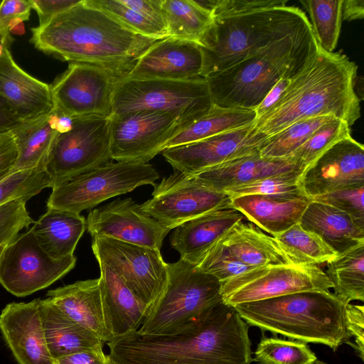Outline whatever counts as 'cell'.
<instances>
[{
	"mask_svg": "<svg viewBox=\"0 0 364 364\" xmlns=\"http://www.w3.org/2000/svg\"><path fill=\"white\" fill-rule=\"evenodd\" d=\"M11 41V33L0 28V54L4 48H9Z\"/></svg>",
	"mask_w": 364,
	"mask_h": 364,
	"instance_id": "obj_56",
	"label": "cell"
},
{
	"mask_svg": "<svg viewBox=\"0 0 364 364\" xmlns=\"http://www.w3.org/2000/svg\"><path fill=\"white\" fill-rule=\"evenodd\" d=\"M364 16V1L363 0H343L342 18L343 20L351 21L360 20Z\"/></svg>",
	"mask_w": 364,
	"mask_h": 364,
	"instance_id": "obj_55",
	"label": "cell"
},
{
	"mask_svg": "<svg viewBox=\"0 0 364 364\" xmlns=\"http://www.w3.org/2000/svg\"><path fill=\"white\" fill-rule=\"evenodd\" d=\"M291 79L283 77L274 85L260 104L254 109L256 114V119L267 113L277 104L289 85Z\"/></svg>",
	"mask_w": 364,
	"mask_h": 364,
	"instance_id": "obj_53",
	"label": "cell"
},
{
	"mask_svg": "<svg viewBox=\"0 0 364 364\" xmlns=\"http://www.w3.org/2000/svg\"><path fill=\"white\" fill-rule=\"evenodd\" d=\"M59 132L60 114L55 107L50 114L25 122L12 131L18 151L14 172L44 166Z\"/></svg>",
	"mask_w": 364,
	"mask_h": 364,
	"instance_id": "obj_32",
	"label": "cell"
},
{
	"mask_svg": "<svg viewBox=\"0 0 364 364\" xmlns=\"http://www.w3.org/2000/svg\"><path fill=\"white\" fill-rule=\"evenodd\" d=\"M299 223L318 235L338 255L364 243V226L348 214L325 203L311 200Z\"/></svg>",
	"mask_w": 364,
	"mask_h": 364,
	"instance_id": "obj_28",
	"label": "cell"
},
{
	"mask_svg": "<svg viewBox=\"0 0 364 364\" xmlns=\"http://www.w3.org/2000/svg\"><path fill=\"white\" fill-rule=\"evenodd\" d=\"M6 245H2V246H0V256L4 249V247H6Z\"/></svg>",
	"mask_w": 364,
	"mask_h": 364,
	"instance_id": "obj_58",
	"label": "cell"
},
{
	"mask_svg": "<svg viewBox=\"0 0 364 364\" xmlns=\"http://www.w3.org/2000/svg\"><path fill=\"white\" fill-rule=\"evenodd\" d=\"M219 242L237 259L252 267L304 264L276 238L243 220L232 227Z\"/></svg>",
	"mask_w": 364,
	"mask_h": 364,
	"instance_id": "obj_27",
	"label": "cell"
},
{
	"mask_svg": "<svg viewBox=\"0 0 364 364\" xmlns=\"http://www.w3.org/2000/svg\"><path fill=\"white\" fill-rule=\"evenodd\" d=\"M31 43L64 61L103 66L124 73L157 40L136 33L85 0L31 28Z\"/></svg>",
	"mask_w": 364,
	"mask_h": 364,
	"instance_id": "obj_2",
	"label": "cell"
},
{
	"mask_svg": "<svg viewBox=\"0 0 364 364\" xmlns=\"http://www.w3.org/2000/svg\"><path fill=\"white\" fill-rule=\"evenodd\" d=\"M305 169L301 164L291 156L266 158L258 152L192 176L203 186L223 192L227 188L247 184L267 176Z\"/></svg>",
	"mask_w": 364,
	"mask_h": 364,
	"instance_id": "obj_26",
	"label": "cell"
},
{
	"mask_svg": "<svg viewBox=\"0 0 364 364\" xmlns=\"http://www.w3.org/2000/svg\"><path fill=\"white\" fill-rule=\"evenodd\" d=\"M267 138L253 124L166 149L162 154L176 171L196 175L212 167L259 152Z\"/></svg>",
	"mask_w": 364,
	"mask_h": 364,
	"instance_id": "obj_17",
	"label": "cell"
},
{
	"mask_svg": "<svg viewBox=\"0 0 364 364\" xmlns=\"http://www.w3.org/2000/svg\"><path fill=\"white\" fill-rule=\"evenodd\" d=\"M314 364H327V363H324V362H323V361H321V360H317L315 362V363H314Z\"/></svg>",
	"mask_w": 364,
	"mask_h": 364,
	"instance_id": "obj_57",
	"label": "cell"
},
{
	"mask_svg": "<svg viewBox=\"0 0 364 364\" xmlns=\"http://www.w3.org/2000/svg\"><path fill=\"white\" fill-rule=\"evenodd\" d=\"M304 264L326 263L338 254L318 235L296 223L274 237Z\"/></svg>",
	"mask_w": 364,
	"mask_h": 364,
	"instance_id": "obj_38",
	"label": "cell"
},
{
	"mask_svg": "<svg viewBox=\"0 0 364 364\" xmlns=\"http://www.w3.org/2000/svg\"><path fill=\"white\" fill-rule=\"evenodd\" d=\"M81 0H30L32 9L38 16L39 26L46 24L56 15L69 9Z\"/></svg>",
	"mask_w": 364,
	"mask_h": 364,
	"instance_id": "obj_50",
	"label": "cell"
},
{
	"mask_svg": "<svg viewBox=\"0 0 364 364\" xmlns=\"http://www.w3.org/2000/svg\"><path fill=\"white\" fill-rule=\"evenodd\" d=\"M34 223L26 201L14 200L0 205V246L14 242L22 229Z\"/></svg>",
	"mask_w": 364,
	"mask_h": 364,
	"instance_id": "obj_45",
	"label": "cell"
},
{
	"mask_svg": "<svg viewBox=\"0 0 364 364\" xmlns=\"http://www.w3.org/2000/svg\"><path fill=\"white\" fill-rule=\"evenodd\" d=\"M213 102L205 78L119 79L115 86L112 114L149 110L178 117L183 129L206 114Z\"/></svg>",
	"mask_w": 364,
	"mask_h": 364,
	"instance_id": "obj_8",
	"label": "cell"
},
{
	"mask_svg": "<svg viewBox=\"0 0 364 364\" xmlns=\"http://www.w3.org/2000/svg\"><path fill=\"white\" fill-rule=\"evenodd\" d=\"M203 55L192 41L167 37L146 48L121 79L193 80L201 77Z\"/></svg>",
	"mask_w": 364,
	"mask_h": 364,
	"instance_id": "obj_20",
	"label": "cell"
},
{
	"mask_svg": "<svg viewBox=\"0 0 364 364\" xmlns=\"http://www.w3.org/2000/svg\"><path fill=\"white\" fill-rule=\"evenodd\" d=\"M336 117L321 116L297 121L278 133L268 136L259 154L266 158L289 157L321 126Z\"/></svg>",
	"mask_w": 364,
	"mask_h": 364,
	"instance_id": "obj_37",
	"label": "cell"
},
{
	"mask_svg": "<svg viewBox=\"0 0 364 364\" xmlns=\"http://www.w3.org/2000/svg\"><path fill=\"white\" fill-rule=\"evenodd\" d=\"M46 188H50V181L44 166L16 171L0 182V205L14 200L26 202Z\"/></svg>",
	"mask_w": 364,
	"mask_h": 364,
	"instance_id": "obj_41",
	"label": "cell"
},
{
	"mask_svg": "<svg viewBox=\"0 0 364 364\" xmlns=\"http://www.w3.org/2000/svg\"><path fill=\"white\" fill-rule=\"evenodd\" d=\"M299 186L311 199L364 186V146L351 136L330 147L301 173Z\"/></svg>",
	"mask_w": 364,
	"mask_h": 364,
	"instance_id": "obj_19",
	"label": "cell"
},
{
	"mask_svg": "<svg viewBox=\"0 0 364 364\" xmlns=\"http://www.w3.org/2000/svg\"><path fill=\"white\" fill-rule=\"evenodd\" d=\"M55 364H111L102 346L77 351L54 360Z\"/></svg>",
	"mask_w": 364,
	"mask_h": 364,
	"instance_id": "obj_52",
	"label": "cell"
},
{
	"mask_svg": "<svg viewBox=\"0 0 364 364\" xmlns=\"http://www.w3.org/2000/svg\"><path fill=\"white\" fill-rule=\"evenodd\" d=\"M30 229L41 248L54 259L73 255L86 228L79 213L48 208Z\"/></svg>",
	"mask_w": 364,
	"mask_h": 364,
	"instance_id": "obj_30",
	"label": "cell"
},
{
	"mask_svg": "<svg viewBox=\"0 0 364 364\" xmlns=\"http://www.w3.org/2000/svg\"><path fill=\"white\" fill-rule=\"evenodd\" d=\"M346 305L330 291H308L233 306L241 318L262 331L336 351L350 346Z\"/></svg>",
	"mask_w": 364,
	"mask_h": 364,
	"instance_id": "obj_5",
	"label": "cell"
},
{
	"mask_svg": "<svg viewBox=\"0 0 364 364\" xmlns=\"http://www.w3.org/2000/svg\"><path fill=\"white\" fill-rule=\"evenodd\" d=\"M316 360L308 343L277 336L262 337L253 358L259 364H314Z\"/></svg>",
	"mask_w": 364,
	"mask_h": 364,
	"instance_id": "obj_39",
	"label": "cell"
},
{
	"mask_svg": "<svg viewBox=\"0 0 364 364\" xmlns=\"http://www.w3.org/2000/svg\"><path fill=\"white\" fill-rule=\"evenodd\" d=\"M256 120L254 109L225 108L213 105L204 116L182 129L164 146H178L253 124Z\"/></svg>",
	"mask_w": 364,
	"mask_h": 364,
	"instance_id": "obj_33",
	"label": "cell"
},
{
	"mask_svg": "<svg viewBox=\"0 0 364 364\" xmlns=\"http://www.w3.org/2000/svg\"><path fill=\"white\" fill-rule=\"evenodd\" d=\"M197 267L221 283L255 268L237 259L219 241L208 250Z\"/></svg>",
	"mask_w": 364,
	"mask_h": 364,
	"instance_id": "obj_44",
	"label": "cell"
},
{
	"mask_svg": "<svg viewBox=\"0 0 364 364\" xmlns=\"http://www.w3.org/2000/svg\"><path fill=\"white\" fill-rule=\"evenodd\" d=\"M23 123L0 97V134L10 133Z\"/></svg>",
	"mask_w": 364,
	"mask_h": 364,
	"instance_id": "obj_54",
	"label": "cell"
},
{
	"mask_svg": "<svg viewBox=\"0 0 364 364\" xmlns=\"http://www.w3.org/2000/svg\"><path fill=\"white\" fill-rule=\"evenodd\" d=\"M119 1L167 31L161 8V0H119Z\"/></svg>",
	"mask_w": 364,
	"mask_h": 364,
	"instance_id": "obj_49",
	"label": "cell"
},
{
	"mask_svg": "<svg viewBox=\"0 0 364 364\" xmlns=\"http://www.w3.org/2000/svg\"><path fill=\"white\" fill-rule=\"evenodd\" d=\"M333 284L318 265L267 264L222 283L223 301L230 306L308 291H329Z\"/></svg>",
	"mask_w": 364,
	"mask_h": 364,
	"instance_id": "obj_11",
	"label": "cell"
},
{
	"mask_svg": "<svg viewBox=\"0 0 364 364\" xmlns=\"http://www.w3.org/2000/svg\"><path fill=\"white\" fill-rule=\"evenodd\" d=\"M39 300L8 304L0 314V331L18 364H55L43 328Z\"/></svg>",
	"mask_w": 364,
	"mask_h": 364,
	"instance_id": "obj_21",
	"label": "cell"
},
{
	"mask_svg": "<svg viewBox=\"0 0 364 364\" xmlns=\"http://www.w3.org/2000/svg\"><path fill=\"white\" fill-rule=\"evenodd\" d=\"M308 12L311 31L318 46L333 53L340 37L343 0H301Z\"/></svg>",
	"mask_w": 364,
	"mask_h": 364,
	"instance_id": "obj_36",
	"label": "cell"
},
{
	"mask_svg": "<svg viewBox=\"0 0 364 364\" xmlns=\"http://www.w3.org/2000/svg\"><path fill=\"white\" fill-rule=\"evenodd\" d=\"M304 171L287 172L267 176L223 192L231 198L247 195H304L299 186Z\"/></svg>",
	"mask_w": 364,
	"mask_h": 364,
	"instance_id": "obj_43",
	"label": "cell"
},
{
	"mask_svg": "<svg viewBox=\"0 0 364 364\" xmlns=\"http://www.w3.org/2000/svg\"><path fill=\"white\" fill-rule=\"evenodd\" d=\"M32 9L30 0H4L0 3V28L11 33L18 24L28 21Z\"/></svg>",
	"mask_w": 364,
	"mask_h": 364,
	"instance_id": "obj_48",
	"label": "cell"
},
{
	"mask_svg": "<svg viewBox=\"0 0 364 364\" xmlns=\"http://www.w3.org/2000/svg\"><path fill=\"white\" fill-rule=\"evenodd\" d=\"M111 160L110 117L73 118L72 125L57 134L44 169L53 188Z\"/></svg>",
	"mask_w": 364,
	"mask_h": 364,
	"instance_id": "obj_10",
	"label": "cell"
},
{
	"mask_svg": "<svg viewBox=\"0 0 364 364\" xmlns=\"http://www.w3.org/2000/svg\"><path fill=\"white\" fill-rule=\"evenodd\" d=\"M86 227L92 237H105L158 250L170 231L144 213L132 198L117 199L92 210Z\"/></svg>",
	"mask_w": 364,
	"mask_h": 364,
	"instance_id": "obj_18",
	"label": "cell"
},
{
	"mask_svg": "<svg viewBox=\"0 0 364 364\" xmlns=\"http://www.w3.org/2000/svg\"><path fill=\"white\" fill-rule=\"evenodd\" d=\"M18 151L11 134H0V182L14 173Z\"/></svg>",
	"mask_w": 364,
	"mask_h": 364,
	"instance_id": "obj_51",
	"label": "cell"
},
{
	"mask_svg": "<svg viewBox=\"0 0 364 364\" xmlns=\"http://www.w3.org/2000/svg\"><path fill=\"white\" fill-rule=\"evenodd\" d=\"M318 49L310 26L205 78L213 105L255 109L280 79L294 77Z\"/></svg>",
	"mask_w": 364,
	"mask_h": 364,
	"instance_id": "obj_6",
	"label": "cell"
},
{
	"mask_svg": "<svg viewBox=\"0 0 364 364\" xmlns=\"http://www.w3.org/2000/svg\"><path fill=\"white\" fill-rule=\"evenodd\" d=\"M249 326L223 301L174 333L114 338L107 355L111 364H251Z\"/></svg>",
	"mask_w": 364,
	"mask_h": 364,
	"instance_id": "obj_1",
	"label": "cell"
},
{
	"mask_svg": "<svg viewBox=\"0 0 364 364\" xmlns=\"http://www.w3.org/2000/svg\"><path fill=\"white\" fill-rule=\"evenodd\" d=\"M152 198L140 205L141 210L164 227L181 224L230 205L231 198L201 184L194 176L178 171L155 184Z\"/></svg>",
	"mask_w": 364,
	"mask_h": 364,
	"instance_id": "obj_16",
	"label": "cell"
},
{
	"mask_svg": "<svg viewBox=\"0 0 364 364\" xmlns=\"http://www.w3.org/2000/svg\"><path fill=\"white\" fill-rule=\"evenodd\" d=\"M159 174L150 164L109 162L52 188L48 208L75 213L144 185L155 186Z\"/></svg>",
	"mask_w": 364,
	"mask_h": 364,
	"instance_id": "obj_9",
	"label": "cell"
},
{
	"mask_svg": "<svg viewBox=\"0 0 364 364\" xmlns=\"http://www.w3.org/2000/svg\"><path fill=\"white\" fill-rule=\"evenodd\" d=\"M0 97L23 122L38 119L54 109L50 85L21 68L9 48L0 54Z\"/></svg>",
	"mask_w": 364,
	"mask_h": 364,
	"instance_id": "obj_22",
	"label": "cell"
},
{
	"mask_svg": "<svg viewBox=\"0 0 364 364\" xmlns=\"http://www.w3.org/2000/svg\"><path fill=\"white\" fill-rule=\"evenodd\" d=\"M47 299L73 321L109 343L114 337L99 278L77 281L47 292Z\"/></svg>",
	"mask_w": 364,
	"mask_h": 364,
	"instance_id": "obj_23",
	"label": "cell"
},
{
	"mask_svg": "<svg viewBox=\"0 0 364 364\" xmlns=\"http://www.w3.org/2000/svg\"><path fill=\"white\" fill-rule=\"evenodd\" d=\"M168 37L198 44L213 23L212 12L195 0H161Z\"/></svg>",
	"mask_w": 364,
	"mask_h": 364,
	"instance_id": "obj_35",
	"label": "cell"
},
{
	"mask_svg": "<svg viewBox=\"0 0 364 364\" xmlns=\"http://www.w3.org/2000/svg\"><path fill=\"white\" fill-rule=\"evenodd\" d=\"M198 43L203 55L201 77L215 73L310 26L306 14L294 6H275L213 15Z\"/></svg>",
	"mask_w": 364,
	"mask_h": 364,
	"instance_id": "obj_4",
	"label": "cell"
},
{
	"mask_svg": "<svg viewBox=\"0 0 364 364\" xmlns=\"http://www.w3.org/2000/svg\"><path fill=\"white\" fill-rule=\"evenodd\" d=\"M39 307L47 345L54 360L102 346L101 340L70 318L48 299H40Z\"/></svg>",
	"mask_w": 364,
	"mask_h": 364,
	"instance_id": "obj_31",
	"label": "cell"
},
{
	"mask_svg": "<svg viewBox=\"0 0 364 364\" xmlns=\"http://www.w3.org/2000/svg\"><path fill=\"white\" fill-rule=\"evenodd\" d=\"M167 264L166 287L149 308L139 333H174L223 302L222 283L217 278L181 259Z\"/></svg>",
	"mask_w": 364,
	"mask_h": 364,
	"instance_id": "obj_7",
	"label": "cell"
},
{
	"mask_svg": "<svg viewBox=\"0 0 364 364\" xmlns=\"http://www.w3.org/2000/svg\"><path fill=\"white\" fill-rule=\"evenodd\" d=\"M182 129L178 117L166 112L142 110L112 114V159L147 164Z\"/></svg>",
	"mask_w": 364,
	"mask_h": 364,
	"instance_id": "obj_15",
	"label": "cell"
},
{
	"mask_svg": "<svg viewBox=\"0 0 364 364\" xmlns=\"http://www.w3.org/2000/svg\"><path fill=\"white\" fill-rule=\"evenodd\" d=\"M102 294L107 306L114 338L140 328L149 310L124 282L106 264L98 262Z\"/></svg>",
	"mask_w": 364,
	"mask_h": 364,
	"instance_id": "obj_29",
	"label": "cell"
},
{
	"mask_svg": "<svg viewBox=\"0 0 364 364\" xmlns=\"http://www.w3.org/2000/svg\"><path fill=\"white\" fill-rule=\"evenodd\" d=\"M326 274L333 294L345 304L364 301V243L338 255L326 262Z\"/></svg>",
	"mask_w": 364,
	"mask_h": 364,
	"instance_id": "obj_34",
	"label": "cell"
},
{
	"mask_svg": "<svg viewBox=\"0 0 364 364\" xmlns=\"http://www.w3.org/2000/svg\"><path fill=\"white\" fill-rule=\"evenodd\" d=\"M350 136L348 124L343 120L334 118L318 127L289 156L306 168L336 143Z\"/></svg>",
	"mask_w": 364,
	"mask_h": 364,
	"instance_id": "obj_40",
	"label": "cell"
},
{
	"mask_svg": "<svg viewBox=\"0 0 364 364\" xmlns=\"http://www.w3.org/2000/svg\"><path fill=\"white\" fill-rule=\"evenodd\" d=\"M244 218L231 205L193 218L174 228L171 247L181 259L197 266L208 250Z\"/></svg>",
	"mask_w": 364,
	"mask_h": 364,
	"instance_id": "obj_24",
	"label": "cell"
},
{
	"mask_svg": "<svg viewBox=\"0 0 364 364\" xmlns=\"http://www.w3.org/2000/svg\"><path fill=\"white\" fill-rule=\"evenodd\" d=\"M346 327L348 338H353L354 342L351 347L357 353L358 357L364 358V307L363 305H346L345 309Z\"/></svg>",
	"mask_w": 364,
	"mask_h": 364,
	"instance_id": "obj_47",
	"label": "cell"
},
{
	"mask_svg": "<svg viewBox=\"0 0 364 364\" xmlns=\"http://www.w3.org/2000/svg\"><path fill=\"white\" fill-rule=\"evenodd\" d=\"M122 75L97 65L70 63L50 85L54 107L71 118L110 117L115 86Z\"/></svg>",
	"mask_w": 364,
	"mask_h": 364,
	"instance_id": "obj_12",
	"label": "cell"
},
{
	"mask_svg": "<svg viewBox=\"0 0 364 364\" xmlns=\"http://www.w3.org/2000/svg\"><path fill=\"white\" fill-rule=\"evenodd\" d=\"M357 70L347 55L318 47L277 104L255 120V127L270 136L297 121L321 116L334 117L350 127L360 117Z\"/></svg>",
	"mask_w": 364,
	"mask_h": 364,
	"instance_id": "obj_3",
	"label": "cell"
},
{
	"mask_svg": "<svg viewBox=\"0 0 364 364\" xmlns=\"http://www.w3.org/2000/svg\"><path fill=\"white\" fill-rule=\"evenodd\" d=\"M75 263L74 255L51 257L29 230L4 247L0 256V284L11 294L26 296L62 278Z\"/></svg>",
	"mask_w": 364,
	"mask_h": 364,
	"instance_id": "obj_14",
	"label": "cell"
},
{
	"mask_svg": "<svg viewBox=\"0 0 364 364\" xmlns=\"http://www.w3.org/2000/svg\"><path fill=\"white\" fill-rule=\"evenodd\" d=\"M85 1L87 4L107 14L136 33L157 41L168 37L166 29L126 6L119 0H85Z\"/></svg>",
	"mask_w": 364,
	"mask_h": 364,
	"instance_id": "obj_42",
	"label": "cell"
},
{
	"mask_svg": "<svg viewBox=\"0 0 364 364\" xmlns=\"http://www.w3.org/2000/svg\"><path fill=\"white\" fill-rule=\"evenodd\" d=\"M364 186L341 189L320 196L311 200L327 204L350 215L364 226Z\"/></svg>",
	"mask_w": 364,
	"mask_h": 364,
	"instance_id": "obj_46",
	"label": "cell"
},
{
	"mask_svg": "<svg viewBox=\"0 0 364 364\" xmlns=\"http://www.w3.org/2000/svg\"><path fill=\"white\" fill-rule=\"evenodd\" d=\"M92 250L149 308L164 290L168 264L160 250L105 237H92Z\"/></svg>",
	"mask_w": 364,
	"mask_h": 364,
	"instance_id": "obj_13",
	"label": "cell"
},
{
	"mask_svg": "<svg viewBox=\"0 0 364 364\" xmlns=\"http://www.w3.org/2000/svg\"><path fill=\"white\" fill-rule=\"evenodd\" d=\"M311 199L305 195H247L230 205L249 221L274 237L299 223Z\"/></svg>",
	"mask_w": 364,
	"mask_h": 364,
	"instance_id": "obj_25",
	"label": "cell"
}]
</instances>
